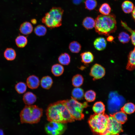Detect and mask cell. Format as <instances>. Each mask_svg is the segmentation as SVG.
<instances>
[{
	"instance_id": "14",
	"label": "cell",
	"mask_w": 135,
	"mask_h": 135,
	"mask_svg": "<svg viewBox=\"0 0 135 135\" xmlns=\"http://www.w3.org/2000/svg\"><path fill=\"white\" fill-rule=\"evenodd\" d=\"M33 27L32 24L29 22H23L20 25L19 30L20 32L25 35H28L32 32Z\"/></svg>"
},
{
	"instance_id": "19",
	"label": "cell",
	"mask_w": 135,
	"mask_h": 135,
	"mask_svg": "<svg viewBox=\"0 0 135 135\" xmlns=\"http://www.w3.org/2000/svg\"><path fill=\"white\" fill-rule=\"evenodd\" d=\"M51 72L55 76H59L61 75L64 71V68L62 65L56 64L53 65L51 68Z\"/></svg>"
},
{
	"instance_id": "5",
	"label": "cell",
	"mask_w": 135,
	"mask_h": 135,
	"mask_svg": "<svg viewBox=\"0 0 135 135\" xmlns=\"http://www.w3.org/2000/svg\"><path fill=\"white\" fill-rule=\"evenodd\" d=\"M108 117L104 113L91 115L88 123L92 132L98 135L104 132L106 127Z\"/></svg>"
},
{
	"instance_id": "29",
	"label": "cell",
	"mask_w": 135,
	"mask_h": 135,
	"mask_svg": "<svg viewBox=\"0 0 135 135\" xmlns=\"http://www.w3.org/2000/svg\"><path fill=\"white\" fill-rule=\"evenodd\" d=\"M47 29L44 26L39 24L36 26L34 29V32L35 34L38 36H44L47 32Z\"/></svg>"
},
{
	"instance_id": "26",
	"label": "cell",
	"mask_w": 135,
	"mask_h": 135,
	"mask_svg": "<svg viewBox=\"0 0 135 135\" xmlns=\"http://www.w3.org/2000/svg\"><path fill=\"white\" fill-rule=\"evenodd\" d=\"M15 42L18 47L19 48H23L27 44L28 40L26 36L20 35L16 38Z\"/></svg>"
},
{
	"instance_id": "40",
	"label": "cell",
	"mask_w": 135,
	"mask_h": 135,
	"mask_svg": "<svg viewBox=\"0 0 135 135\" xmlns=\"http://www.w3.org/2000/svg\"><path fill=\"white\" fill-rule=\"evenodd\" d=\"M0 135H4L3 130L1 129H0Z\"/></svg>"
},
{
	"instance_id": "39",
	"label": "cell",
	"mask_w": 135,
	"mask_h": 135,
	"mask_svg": "<svg viewBox=\"0 0 135 135\" xmlns=\"http://www.w3.org/2000/svg\"><path fill=\"white\" fill-rule=\"evenodd\" d=\"M31 22L32 24H36L37 22L36 20L34 18L32 19Z\"/></svg>"
},
{
	"instance_id": "7",
	"label": "cell",
	"mask_w": 135,
	"mask_h": 135,
	"mask_svg": "<svg viewBox=\"0 0 135 135\" xmlns=\"http://www.w3.org/2000/svg\"><path fill=\"white\" fill-rule=\"evenodd\" d=\"M123 131L122 124L118 122L112 114H110L106 129L99 135H119Z\"/></svg>"
},
{
	"instance_id": "30",
	"label": "cell",
	"mask_w": 135,
	"mask_h": 135,
	"mask_svg": "<svg viewBox=\"0 0 135 135\" xmlns=\"http://www.w3.org/2000/svg\"><path fill=\"white\" fill-rule=\"evenodd\" d=\"M111 11V8L109 4L105 3L102 4L99 9V11L102 14L104 15L110 14Z\"/></svg>"
},
{
	"instance_id": "11",
	"label": "cell",
	"mask_w": 135,
	"mask_h": 135,
	"mask_svg": "<svg viewBox=\"0 0 135 135\" xmlns=\"http://www.w3.org/2000/svg\"><path fill=\"white\" fill-rule=\"evenodd\" d=\"M126 69L130 71L135 69V47L128 54Z\"/></svg>"
},
{
	"instance_id": "15",
	"label": "cell",
	"mask_w": 135,
	"mask_h": 135,
	"mask_svg": "<svg viewBox=\"0 0 135 135\" xmlns=\"http://www.w3.org/2000/svg\"><path fill=\"white\" fill-rule=\"evenodd\" d=\"M82 62L86 65L93 62L94 56L93 54L89 51L84 52L80 54Z\"/></svg>"
},
{
	"instance_id": "34",
	"label": "cell",
	"mask_w": 135,
	"mask_h": 135,
	"mask_svg": "<svg viewBox=\"0 0 135 135\" xmlns=\"http://www.w3.org/2000/svg\"><path fill=\"white\" fill-rule=\"evenodd\" d=\"M84 3L85 8L90 10L94 9L97 4L96 0H86Z\"/></svg>"
},
{
	"instance_id": "20",
	"label": "cell",
	"mask_w": 135,
	"mask_h": 135,
	"mask_svg": "<svg viewBox=\"0 0 135 135\" xmlns=\"http://www.w3.org/2000/svg\"><path fill=\"white\" fill-rule=\"evenodd\" d=\"M121 110L126 114H130L135 111V105L132 102H128L121 108Z\"/></svg>"
},
{
	"instance_id": "35",
	"label": "cell",
	"mask_w": 135,
	"mask_h": 135,
	"mask_svg": "<svg viewBox=\"0 0 135 135\" xmlns=\"http://www.w3.org/2000/svg\"><path fill=\"white\" fill-rule=\"evenodd\" d=\"M96 93L94 91L90 90L86 92L84 95L86 100L88 102L94 101L96 98Z\"/></svg>"
},
{
	"instance_id": "18",
	"label": "cell",
	"mask_w": 135,
	"mask_h": 135,
	"mask_svg": "<svg viewBox=\"0 0 135 135\" xmlns=\"http://www.w3.org/2000/svg\"><path fill=\"white\" fill-rule=\"evenodd\" d=\"M95 24V20L90 17L87 16L86 17L82 22L83 26L87 30L93 28L94 27Z\"/></svg>"
},
{
	"instance_id": "13",
	"label": "cell",
	"mask_w": 135,
	"mask_h": 135,
	"mask_svg": "<svg viewBox=\"0 0 135 135\" xmlns=\"http://www.w3.org/2000/svg\"><path fill=\"white\" fill-rule=\"evenodd\" d=\"M36 96L31 92H27L23 96V101L26 105H32L36 101Z\"/></svg>"
},
{
	"instance_id": "10",
	"label": "cell",
	"mask_w": 135,
	"mask_h": 135,
	"mask_svg": "<svg viewBox=\"0 0 135 135\" xmlns=\"http://www.w3.org/2000/svg\"><path fill=\"white\" fill-rule=\"evenodd\" d=\"M26 84L30 88L36 89L39 86L40 81L38 78L35 75H32L29 76L26 79Z\"/></svg>"
},
{
	"instance_id": "31",
	"label": "cell",
	"mask_w": 135,
	"mask_h": 135,
	"mask_svg": "<svg viewBox=\"0 0 135 135\" xmlns=\"http://www.w3.org/2000/svg\"><path fill=\"white\" fill-rule=\"evenodd\" d=\"M121 24L122 26L130 33V38L132 44L135 47V30L129 27L124 22L121 21Z\"/></svg>"
},
{
	"instance_id": "22",
	"label": "cell",
	"mask_w": 135,
	"mask_h": 135,
	"mask_svg": "<svg viewBox=\"0 0 135 135\" xmlns=\"http://www.w3.org/2000/svg\"><path fill=\"white\" fill-rule=\"evenodd\" d=\"M72 98L77 100L82 99L84 96V90L82 88L76 87L72 90Z\"/></svg>"
},
{
	"instance_id": "23",
	"label": "cell",
	"mask_w": 135,
	"mask_h": 135,
	"mask_svg": "<svg viewBox=\"0 0 135 135\" xmlns=\"http://www.w3.org/2000/svg\"><path fill=\"white\" fill-rule=\"evenodd\" d=\"M4 56L7 60L12 61L16 58V54L15 50L12 48H7L4 53Z\"/></svg>"
},
{
	"instance_id": "33",
	"label": "cell",
	"mask_w": 135,
	"mask_h": 135,
	"mask_svg": "<svg viewBox=\"0 0 135 135\" xmlns=\"http://www.w3.org/2000/svg\"><path fill=\"white\" fill-rule=\"evenodd\" d=\"M15 88L18 93L22 94L26 92L27 89V86L25 83L20 82L16 84Z\"/></svg>"
},
{
	"instance_id": "21",
	"label": "cell",
	"mask_w": 135,
	"mask_h": 135,
	"mask_svg": "<svg viewBox=\"0 0 135 135\" xmlns=\"http://www.w3.org/2000/svg\"><path fill=\"white\" fill-rule=\"evenodd\" d=\"M70 56L68 53L64 52L58 58L60 64L62 65H68L70 62Z\"/></svg>"
},
{
	"instance_id": "28",
	"label": "cell",
	"mask_w": 135,
	"mask_h": 135,
	"mask_svg": "<svg viewBox=\"0 0 135 135\" xmlns=\"http://www.w3.org/2000/svg\"><path fill=\"white\" fill-rule=\"evenodd\" d=\"M84 78L82 76L77 74L74 76L72 79V84L75 87H78L82 84Z\"/></svg>"
},
{
	"instance_id": "9",
	"label": "cell",
	"mask_w": 135,
	"mask_h": 135,
	"mask_svg": "<svg viewBox=\"0 0 135 135\" xmlns=\"http://www.w3.org/2000/svg\"><path fill=\"white\" fill-rule=\"evenodd\" d=\"M105 74V68L101 65L95 64L91 67L90 74L93 78V80L102 78Z\"/></svg>"
},
{
	"instance_id": "16",
	"label": "cell",
	"mask_w": 135,
	"mask_h": 135,
	"mask_svg": "<svg viewBox=\"0 0 135 135\" xmlns=\"http://www.w3.org/2000/svg\"><path fill=\"white\" fill-rule=\"evenodd\" d=\"M53 81L52 78L49 76H43L41 79L40 84L41 87L43 88L48 90L52 87Z\"/></svg>"
},
{
	"instance_id": "12",
	"label": "cell",
	"mask_w": 135,
	"mask_h": 135,
	"mask_svg": "<svg viewBox=\"0 0 135 135\" xmlns=\"http://www.w3.org/2000/svg\"><path fill=\"white\" fill-rule=\"evenodd\" d=\"M93 44L94 47L96 50L102 51L104 50L106 48L107 42L104 38L100 37L95 39Z\"/></svg>"
},
{
	"instance_id": "37",
	"label": "cell",
	"mask_w": 135,
	"mask_h": 135,
	"mask_svg": "<svg viewBox=\"0 0 135 135\" xmlns=\"http://www.w3.org/2000/svg\"><path fill=\"white\" fill-rule=\"evenodd\" d=\"M82 1V0H72L74 3L76 4H80Z\"/></svg>"
},
{
	"instance_id": "27",
	"label": "cell",
	"mask_w": 135,
	"mask_h": 135,
	"mask_svg": "<svg viewBox=\"0 0 135 135\" xmlns=\"http://www.w3.org/2000/svg\"><path fill=\"white\" fill-rule=\"evenodd\" d=\"M68 48L71 52L77 53L79 52L80 51L81 48V46L78 42L74 41L70 43Z\"/></svg>"
},
{
	"instance_id": "4",
	"label": "cell",
	"mask_w": 135,
	"mask_h": 135,
	"mask_svg": "<svg viewBox=\"0 0 135 135\" xmlns=\"http://www.w3.org/2000/svg\"><path fill=\"white\" fill-rule=\"evenodd\" d=\"M64 12L60 7H53L42 18V22L51 29L59 27L62 25Z\"/></svg>"
},
{
	"instance_id": "8",
	"label": "cell",
	"mask_w": 135,
	"mask_h": 135,
	"mask_svg": "<svg viewBox=\"0 0 135 135\" xmlns=\"http://www.w3.org/2000/svg\"><path fill=\"white\" fill-rule=\"evenodd\" d=\"M66 124L50 122L45 126V130L48 135H62L66 128Z\"/></svg>"
},
{
	"instance_id": "3",
	"label": "cell",
	"mask_w": 135,
	"mask_h": 135,
	"mask_svg": "<svg viewBox=\"0 0 135 135\" xmlns=\"http://www.w3.org/2000/svg\"><path fill=\"white\" fill-rule=\"evenodd\" d=\"M43 110L36 105H26L21 111L20 119L22 124L37 123L40 120Z\"/></svg>"
},
{
	"instance_id": "32",
	"label": "cell",
	"mask_w": 135,
	"mask_h": 135,
	"mask_svg": "<svg viewBox=\"0 0 135 135\" xmlns=\"http://www.w3.org/2000/svg\"><path fill=\"white\" fill-rule=\"evenodd\" d=\"M118 38L120 42L123 44L128 43L130 39L129 35L124 32H122L119 34Z\"/></svg>"
},
{
	"instance_id": "2",
	"label": "cell",
	"mask_w": 135,
	"mask_h": 135,
	"mask_svg": "<svg viewBox=\"0 0 135 135\" xmlns=\"http://www.w3.org/2000/svg\"><path fill=\"white\" fill-rule=\"evenodd\" d=\"M95 20V30L100 35L108 36L115 32L117 29L116 17L114 14L100 15Z\"/></svg>"
},
{
	"instance_id": "24",
	"label": "cell",
	"mask_w": 135,
	"mask_h": 135,
	"mask_svg": "<svg viewBox=\"0 0 135 135\" xmlns=\"http://www.w3.org/2000/svg\"><path fill=\"white\" fill-rule=\"evenodd\" d=\"M92 110L95 114H100L104 113L105 110V105L101 102H98L94 104Z\"/></svg>"
},
{
	"instance_id": "17",
	"label": "cell",
	"mask_w": 135,
	"mask_h": 135,
	"mask_svg": "<svg viewBox=\"0 0 135 135\" xmlns=\"http://www.w3.org/2000/svg\"><path fill=\"white\" fill-rule=\"evenodd\" d=\"M112 115L118 122L122 124H124L128 120L126 114L122 111L116 112Z\"/></svg>"
},
{
	"instance_id": "25",
	"label": "cell",
	"mask_w": 135,
	"mask_h": 135,
	"mask_svg": "<svg viewBox=\"0 0 135 135\" xmlns=\"http://www.w3.org/2000/svg\"><path fill=\"white\" fill-rule=\"evenodd\" d=\"M122 7L123 12L127 14L132 12L134 7L132 2L130 1L126 0L122 3Z\"/></svg>"
},
{
	"instance_id": "1",
	"label": "cell",
	"mask_w": 135,
	"mask_h": 135,
	"mask_svg": "<svg viewBox=\"0 0 135 135\" xmlns=\"http://www.w3.org/2000/svg\"><path fill=\"white\" fill-rule=\"evenodd\" d=\"M46 114L49 122L66 124L74 122L75 120L66 106L64 100L50 104L46 110Z\"/></svg>"
},
{
	"instance_id": "41",
	"label": "cell",
	"mask_w": 135,
	"mask_h": 135,
	"mask_svg": "<svg viewBox=\"0 0 135 135\" xmlns=\"http://www.w3.org/2000/svg\"><path fill=\"white\" fill-rule=\"evenodd\" d=\"M127 135L124 134V135Z\"/></svg>"
},
{
	"instance_id": "6",
	"label": "cell",
	"mask_w": 135,
	"mask_h": 135,
	"mask_svg": "<svg viewBox=\"0 0 135 135\" xmlns=\"http://www.w3.org/2000/svg\"><path fill=\"white\" fill-rule=\"evenodd\" d=\"M64 100L66 106L75 120H80L84 118L83 111L84 108L88 106L87 102L81 103L72 97L70 99Z\"/></svg>"
},
{
	"instance_id": "38",
	"label": "cell",
	"mask_w": 135,
	"mask_h": 135,
	"mask_svg": "<svg viewBox=\"0 0 135 135\" xmlns=\"http://www.w3.org/2000/svg\"><path fill=\"white\" fill-rule=\"evenodd\" d=\"M132 15L133 18L135 21V6L134 7L132 12Z\"/></svg>"
},
{
	"instance_id": "36",
	"label": "cell",
	"mask_w": 135,
	"mask_h": 135,
	"mask_svg": "<svg viewBox=\"0 0 135 135\" xmlns=\"http://www.w3.org/2000/svg\"><path fill=\"white\" fill-rule=\"evenodd\" d=\"M114 39V37L112 36H108L106 38V40L109 42H112Z\"/></svg>"
}]
</instances>
